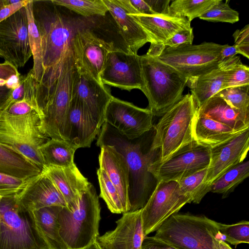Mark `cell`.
I'll use <instances>...</instances> for the list:
<instances>
[{"mask_svg":"<svg viewBox=\"0 0 249 249\" xmlns=\"http://www.w3.org/2000/svg\"><path fill=\"white\" fill-rule=\"evenodd\" d=\"M166 46L162 44L150 43V46L146 54L147 55L159 57Z\"/></svg>","mask_w":249,"mask_h":249,"instance_id":"816d5d0a","label":"cell"},{"mask_svg":"<svg viewBox=\"0 0 249 249\" xmlns=\"http://www.w3.org/2000/svg\"><path fill=\"white\" fill-rule=\"evenodd\" d=\"M33 14L42 49L44 72L39 83L48 88L58 77L65 53L76 31L55 8H48L42 1L33 0Z\"/></svg>","mask_w":249,"mask_h":249,"instance_id":"3957f363","label":"cell"},{"mask_svg":"<svg viewBox=\"0 0 249 249\" xmlns=\"http://www.w3.org/2000/svg\"><path fill=\"white\" fill-rule=\"evenodd\" d=\"M197 107L192 94H186L163 114L153 126L150 149L159 150L158 162H163L194 142L193 126Z\"/></svg>","mask_w":249,"mask_h":249,"instance_id":"277c9868","label":"cell"},{"mask_svg":"<svg viewBox=\"0 0 249 249\" xmlns=\"http://www.w3.org/2000/svg\"><path fill=\"white\" fill-rule=\"evenodd\" d=\"M227 74V66L221 61L217 68L188 78L187 84L191 90L197 108L225 89Z\"/></svg>","mask_w":249,"mask_h":249,"instance_id":"484cf974","label":"cell"},{"mask_svg":"<svg viewBox=\"0 0 249 249\" xmlns=\"http://www.w3.org/2000/svg\"><path fill=\"white\" fill-rule=\"evenodd\" d=\"M83 249H101L99 246L97 244L95 241L93 243L90 244L89 246Z\"/></svg>","mask_w":249,"mask_h":249,"instance_id":"db71d44e","label":"cell"},{"mask_svg":"<svg viewBox=\"0 0 249 249\" xmlns=\"http://www.w3.org/2000/svg\"><path fill=\"white\" fill-rule=\"evenodd\" d=\"M20 75L18 69L9 62L0 63V79L7 81L13 76Z\"/></svg>","mask_w":249,"mask_h":249,"instance_id":"c3c4849f","label":"cell"},{"mask_svg":"<svg viewBox=\"0 0 249 249\" xmlns=\"http://www.w3.org/2000/svg\"><path fill=\"white\" fill-rule=\"evenodd\" d=\"M0 249H49L17 196L0 199Z\"/></svg>","mask_w":249,"mask_h":249,"instance_id":"9c48e42d","label":"cell"},{"mask_svg":"<svg viewBox=\"0 0 249 249\" xmlns=\"http://www.w3.org/2000/svg\"><path fill=\"white\" fill-rule=\"evenodd\" d=\"M100 79L104 85L128 91L135 89L142 91L140 55L114 48L107 55Z\"/></svg>","mask_w":249,"mask_h":249,"instance_id":"5bb4252c","label":"cell"},{"mask_svg":"<svg viewBox=\"0 0 249 249\" xmlns=\"http://www.w3.org/2000/svg\"><path fill=\"white\" fill-rule=\"evenodd\" d=\"M234 45L238 53L249 58V25L247 24L241 30H236L233 34Z\"/></svg>","mask_w":249,"mask_h":249,"instance_id":"7bdbcfd3","label":"cell"},{"mask_svg":"<svg viewBox=\"0 0 249 249\" xmlns=\"http://www.w3.org/2000/svg\"><path fill=\"white\" fill-rule=\"evenodd\" d=\"M219 222L204 215L175 213L156 231L154 238L180 249H219Z\"/></svg>","mask_w":249,"mask_h":249,"instance_id":"8992f818","label":"cell"},{"mask_svg":"<svg viewBox=\"0 0 249 249\" xmlns=\"http://www.w3.org/2000/svg\"><path fill=\"white\" fill-rule=\"evenodd\" d=\"M44 171L56 186L70 210L77 207L79 199L91 184L75 163L68 167L48 166Z\"/></svg>","mask_w":249,"mask_h":249,"instance_id":"7402d4cb","label":"cell"},{"mask_svg":"<svg viewBox=\"0 0 249 249\" xmlns=\"http://www.w3.org/2000/svg\"><path fill=\"white\" fill-rule=\"evenodd\" d=\"M39 150L46 167H68L74 164L76 150L65 141L51 139Z\"/></svg>","mask_w":249,"mask_h":249,"instance_id":"4dcf8cb0","label":"cell"},{"mask_svg":"<svg viewBox=\"0 0 249 249\" xmlns=\"http://www.w3.org/2000/svg\"><path fill=\"white\" fill-rule=\"evenodd\" d=\"M240 132L211 119L197 115L193 126L195 141L210 148L228 140Z\"/></svg>","mask_w":249,"mask_h":249,"instance_id":"f1b7e54d","label":"cell"},{"mask_svg":"<svg viewBox=\"0 0 249 249\" xmlns=\"http://www.w3.org/2000/svg\"><path fill=\"white\" fill-rule=\"evenodd\" d=\"M217 0H175L169 6L171 15L186 18L191 21L199 18L214 4Z\"/></svg>","mask_w":249,"mask_h":249,"instance_id":"e575fe53","label":"cell"},{"mask_svg":"<svg viewBox=\"0 0 249 249\" xmlns=\"http://www.w3.org/2000/svg\"><path fill=\"white\" fill-rule=\"evenodd\" d=\"M249 149V128L210 148V161L205 179V183L211 185L227 170L243 162Z\"/></svg>","mask_w":249,"mask_h":249,"instance_id":"ac0fdd59","label":"cell"},{"mask_svg":"<svg viewBox=\"0 0 249 249\" xmlns=\"http://www.w3.org/2000/svg\"><path fill=\"white\" fill-rule=\"evenodd\" d=\"M197 115L211 119L232 129L241 131L249 127L241 114L217 94L197 108Z\"/></svg>","mask_w":249,"mask_h":249,"instance_id":"4316f807","label":"cell"},{"mask_svg":"<svg viewBox=\"0 0 249 249\" xmlns=\"http://www.w3.org/2000/svg\"><path fill=\"white\" fill-rule=\"evenodd\" d=\"M143 89L153 116H162L182 97L188 78L158 57L140 55Z\"/></svg>","mask_w":249,"mask_h":249,"instance_id":"5b68a950","label":"cell"},{"mask_svg":"<svg viewBox=\"0 0 249 249\" xmlns=\"http://www.w3.org/2000/svg\"><path fill=\"white\" fill-rule=\"evenodd\" d=\"M200 19L212 22H223L231 24L239 21V13L227 2L217 0L210 9L201 15Z\"/></svg>","mask_w":249,"mask_h":249,"instance_id":"60d3db41","label":"cell"},{"mask_svg":"<svg viewBox=\"0 0 249 249\" xmlns=\"http://www.w3.org/2000/svg\"><path fill=\"white\" fill-rule=\"evenodd\" d=\"M17 198L20 206L29 212L46 207L67 206L62 196L45 171L32 178Z\"/></svg>","mask_w":249,"mask_h":249,"instance_id":"44dd1931","label":"cell"},{"mask_svg":"<svg viewBox=\"0 0 249 249\" xmlns=\"http://www.w3.org/2000/svg\"><path fill=\"white\" fill-rule=\"evenodd\" d=\"M6 84V80L0 79V111L6 107L12 91Z\"/></svg>","mask_w":249,"mask_h":249,"instance_id":"681fc988","label":"cell"},{"mask_svg":"<svg viewBox=\"0 0 249 249\" xmlns=\"http://www.w3.org/2000/svg\"><path fill=\"white\" fill-rule=\"evenodd\" d=\"M71 45L75 62L101 82L100 73L108 53L115 48L113 43L98 37L88 29H82L76 31Z\"/></svg>","mask_w":249,"mask_h":249,"instance_id":"e0dca14e","label":"cell"},{"mask_svg":"<svg viewBox=\"0 0 249 249\" xmlns=\"http://www.w3.org/2000/svg\"><path fill=\"white\" fill-rule=\"evenodd\" d=\"M222 61L227 66L225 89L249 85V68L242 63L239 56L235 55Z\"/></svg>","mask_w":249,"mask_h":249,"instance_id":"f35d334b","label":"cell"},{"mask_svg":"<svg viewBox=\"0 0 249 249\" xmlns=\"http://www.w3.org/2000/svg\"><path fill=\"white\" fill-rule=\"evenodd\" d=\"M100 148L99 168L106 173L116 188L123 204L128 212L129 173L126 162L113 146L105 145Z\"/></svg>","mask_w":249,"mask_h":249,"instance_id":"d4e9b609","label":"cell"},{"mask_svg":"<svg viewBox=\"0 0 249 249\" xmlns=\"http://www.w3.org/2000/svg\"><path fill=\"white\" fill-rule=\"evenodd\" d=\"M108 12L116 22L127 50L137 54L139 50L152 40L134 17L120 3L118 0H103Z\"/></svg>","mask_w":249,"mask_h":249,"instance_id":"603a6c76","label":"cell"},{"mask_svg":"<svg viewBox=\"0 0 249 249\" xmlns=\"http://www.w3.org/2000/svg\"><path fill=\"white\" fill-rule=\"evenodd\" d=\"M112 231L98 236L96 242L101 249H141L144 234L141 209L123 213Z\"/></svg>","mask_w":249,"mask_h":249,"instance_id":"ffe728a7","label":"cell"},{"mask_svg":"<svg viewBox=\"0 0 249 249\" xmlns=\"http://www.w3.org/2000/svg\"><path fill=\"white\" fill-rule=\"evenodd\" d=\"M248 86L225 88L217 94L237 110L245 122L249 124V95Z\"/></svg>","mask_w":249,"mask_h":249,"instance_id":"d590c367","label":"cell"},{"mask_svg":"<svg viewBox=\"0 0 249 249\" xmlns=\"http://www.w3.org/2000/svg\"><path fill=\"white\" fill-rule=\"evenodd\" d=\"M25 7L0 22V55L16 68L23 67L32 53Z\"/></svg>","mask_w":249,"mask_h":249,"instance_id":"4fadbf2b","label":"cell"},{"mask_svg":"<svg viewBox=\"0 0 249 249\" xmlns=\"http://www.w3.org/2000/svg\"><path fill=\"white\" fill-rule=\"evenodd\" d=\"M142 136L129 140L105 122L98 135L96 143L100 147L113 146L126 162L129 173L128 196L130 212L144 206L158 181L149 171V167L158 159L159 150H152L149 147L146 150Z\"/></svg>","mask_w":249,"mask_h":249,"instance_id":"6da1fadb","label":"cell"},{"mask_svg":"<svg viewBox=\"0 0 249 249\" xmlns=\"http://www.w3.org/2000/svg\"><path fill=\"white\" fill-rule=\"evenodd\" d=\"M210 157V148L194 141L166 160H156L149 167V171L158 181H177L208 167Z\"/></svg>","mask_w":249,"mask_h":249,"instance_id":"7c38bea8","label":"cell"},{"mask_svg":"<svg viewBox=\"0 0 249 249\" xmlns=\"http://www.w3.org/2000/svg\"><path fill=\"white\" fill-rule=\"evenodd\" d=\"M141 249H180L157 240L153 236H145Z\"/></svg>","mask_w":249,"mask_h":249,"instance_id":"7dc6e473","label":"cell"},{"mask_svg":"<svg viewBox=\"0 0 249 249\" xmlns=\"http://www.w3.org/2000/svg\"><path fill=\"white\" fill-rule=\"evenodd\" d=\"M50 139L41 127L36 110L22 116L0 111V142L20 152L43 171L47 167L39 149Z\"/></svg>","mask_w":249,"mask_h":249,"instance_id":"ba28073f","label":"cell"},{"mask_svg":"<svg viewBox=\"0 0 249 249\" xmlns=\"http://www.w3.org/2000/svg\"><path fill=\"white\" fill-rule=\"evenodd\" d=\"M71 97L80 101L94 120L101 127L105 123V111L113 97L109 90L96 80L74 59Z\"/></svg>","mask_w":249,"mask_h":249,"instance_id":"2e32d148","label":"cell"},{"mask_svg":"<svg viewBox=\"0 0 249 249\" xmlns=\"http://www.w3.org/2000/svg\"><path fill=\"white\" fill-rule=\"evenodd\" d=\"M238 51L234 45H229L228 44L222 46L221 50V61L229 58H231L238 54Z\"/></svg>","mask_w":249,"mask_h":249,"instance_id":"f907efd6","label":"cell"},{"mask_svg":"<svg viewBox=\"0 0 249 249\" xmlns=\"http://www.w3.org/2000/svg\"><path fill=\"white\" fill-rule=\"evenodd\" d=\"M193 39V31L191 28L177 32L163 44L166 47H174L185 44H192Z\"/></svg>","mask_w":249,"mask_h":249,"instance_id":"f6af8a7d","label":"cell"},{"mask_svg":"<svg viewBox=\"0 0 249 249\" xmlns=\"http://www.w3.org/2000/svg\"><path fill=\"white\" fill-rule=\"evenodd\" d=\"M0 57H1V56H0Z\"/></svg>","mask_w":249,"mask_h":249,"instance_id":"9f6ffc18","label":"cell"},{"mask_svg":"<svg viewBox=\"0 0 249 249\" xmlns=\"http://www.w3.org/2000/svg\"><path fill=\"white\" fill-rule=\"evenodd\" d=\"M219 249H232L226 242L219 240L218 241Z\"/></svg>","mask_w":249,"mask_h":249,"instance_id":"f5cc1de1","label":"cell"},{"mask_svg":"<svg viewBox=\"0 0 249 249\" xmlns=\"http://www.w3.org/2000/svg\"><path fill=\"white\" fill-rule=\"evenodd\" d=\"M97 175L100 188V197L104 200L110 211L114 213L123 214L128 212L116 188L106 173L99 168Z\"/></svg>","mask_w":249,"mask_h":249,"instance_id":"74e56055","label":"cell"},{"mask_svg":"<svg viewBox=\"0 0 249 249\" xmlns=\"http://www.w3.org/2000/svg\"><path fill=\"white\" fill-rule=\"evenodd\" d=\"M63 207H46L30 212L35 226L49 249H68L59 232L58 216Z\"/></svg>","mask_w":249,"mask_h":249,"instance_id":"83f0119b","label":"cell"},{"mask_svg":"<svg viewBox=\"0 0 249 249\" xmlns=\"http://www.w3.org/2000/svg\"><path fill=\"white\" fill-rule=\"evenodd\" d=\"M43 171L20 152L0 142V173L20 178H28Z\"/></svg>","mask_w":249,"mask_h":249,"instance_id":"f546056e","label":"cell"},{"mask_svg":"<svg viewBox=\"0 0 249 249\" xmlns=\"http://www.w3.org/2000/svg\"><path fill=\"white\" fill-rule=\"evenodd\" d=\"M28 22L29 44L33 56V67L31 70L35 80L41 82L43 75L41 39L33 14V0H30L25 6Z\"/></svg>","mask_w":249,"mask_h":249,"instance_id":"1f68e13d","label":"cell"},{"mask_svg":"<svg viewBox=\"0 0 249 249\" xmlns=\"http://www.w3.org/2000/svg\"><path fill=\"white\" fill-rule=\"evenodd\" d=\"M156 15H169L170 0H145Z\"/></svg>","mask_w":249,"mask_h":249,"instance_id":"bcb514c9","label":"cell"},{"mask_svg":"<svg viewBox=\"0 0 249 249\" xmlns=\"http://www.w3.org/2000/svg\"><path fill=\"white\" fill-rule=\"evenodd\" d=\"M208 167L177 181L181 193L189 196L191 202L199 203L205 196L211 192V185L205 182Z\"/></svg>","mask_w":249,"mask_h":249,"instance_id":"836d02e7","label":"cell"},{"mask_svg":"<svg viewBox=\"0 0 249 249\" xmlns=\"http://www.w3.org/2000/svg\"><path fill=\"white\" fill-rule=\"evenodd\" d=\"M249 176V161H243L227 170L211 184V192L226 197Z\"/></svg>","mask_w":249,"mask_h":249,"instance_id":"d6a6232c","label":"cell"},{"mask_svg":"<svg viewBox=\"0 0 249 249\" xmlns=\"http://www.w3.org/2000/svg\"><path fill=\"white\" fill-rule=\"evenodd\" d=\"M150 110L112 97L107 106L105 122L129 140L138 138L153 127Z\"/></svg>","mask_w":249,"mask_h":249,"instance_id":"9a60e30c","label":"cell"},{"mask_svg":"<svg viewBox=\"0 0 249 249\" xmlns=\"http://www.w3.org/2000/svg\"><path fill=\"white\" fill-rule=\"evenodd\" d=\"M220 239L236 246L241 243H249V222L241 221L227 225L219 222Z\"/></svg>","mask_w":249,"mask_h":249,"instance_id":"ab89813d","label":"cell"},{"mask_svg":"<svg viewBox=\"0 0 249 249\" xmlns=\"http://www.w3.org/2000/svg\"><path fill=\"white\" fill-rule=\"evenodd\" d=\"M190 203V198L181 193L177 181H158L148 201L141 209L144 235L156 231L170 216Z\"/></svg>","mask_w":249,"mask_h":249,"instance_id":"8fae6325","label":"cell"},{"mask_svg":"<svg viewBox=\"0 0 249 249\" xmlns=\"http://www.w3.org/2000/svg\"><path fill=\"white\" fill-rule=\"evenodd\" d=\"M74 63L71 41L65 53L59 75L50 87H39L33 78L34 105L40 116L41 127L50 139L63 141L62 132L71 98Z\"/></svg>","mask_w":249,"mask_h":249,"instance_id":"7a4b0ae2","label":"cell"},{"mask_svg":"<svg viewBox=\"0 0 249 249\" xmlns=\"http://www.w3.org/2000/svg\"><path fill=\"white\" fill-rule=\"evenodd\" d=\"M30 0H0V22L8 18L22 7Z\"/></svg>","mask_w":249,"mask_h":249,"instance_id":"ee69618b","label":"cell"},{"mask_svg":"<svg viewBox=\"0 0 249 249\" xmlns=\"http://www.w3.org/2000/svg\"><path fill=\"white\" fill-rule=\"evenodd\" d=\"M101 128L83 104L71 97L63 129V141L76 150L90 147Z\"/></svg>","mask_w":249,"mask_h":249,"instance_id":"d6986e66","label":"cell"},{"mask_svg":"<svg viewBox=\"0 0 249 249\" xmlns=\"http://www.w3.org/2000/svg\"><path fill=\"white\" fill-rule=\"evenodd\" d=\"M222 45L203 42L166 47L158 58L171 66L188 79L208 72L221 62Z\"/></svg>","mask_w":249,"mask_h":249,"instance_id":"30bf717a","label":"cell"},{"mask_svg":"<svg viewBox=\"0 0 249 249\" xmlns=\"http://www.w3.org/2000/svg\"><path fill=\"white\" fill-rule=\"evenodd\" d=\"M100 212L99 197L92 184L83 193L76 208H62L58 216L59 232L68 249H83L96 241Z\"/></svg>","mask_w":249,"mask_h":249,"instance_id":"52a82bcc","label":"cell"},{"mask_svg":"<svg viewBox=\"0 0 249 249\" xmlns=\"http://www.w3.org/2000/svg\"><path fill=\"white\" fill-rule=\"evenodd\" d=\"M132 16L148 34L151 43L163 44L177 32L192 28L187 18L170 14Z\"/></svg>","mask_w":249,"mask_h":249,"instance_id":"cb8c5ba5","label":"cell"},{"mask_svg":"<svg viewBox=\"0 0 249 249\" xmlns=\"http://www.w3.org/2000/svg\"><path fill=\"white\" fill-rule=\"evenodd\" d=\"M32 178H20L0 173V197L17 196Z\"/></svg>","mask_w":249,"mask_h":249,"instance_id":"b9f144b4","label":"cell"},{"mask_svg":"<svg viewBox=\"0 0 249 249\" xmlns=\"http://www.w3.org/2000/svg\"><path fill=\"white\" fill-rule=\"evenodd\" d=\"M0 198H1V197H0Z\"/></svg>","mask_w":249,"mask_h":249,"instance_id":"11a10c76","label":"cell"},{"mask_svg":"<svg viewBox=\"0 0 249 249\" xmlns=\"http://www.w3.org/2000/svg\"><path fill=\"white\" fill-rule=\"evenodd\" d=\"M51 2L85 17L105 16L108 12L103 0H53Z\"/></svg>","mask_w":249,"mask_h":249,"instance_id":"8d00e7d4","label":"cell"}]
</instances>
